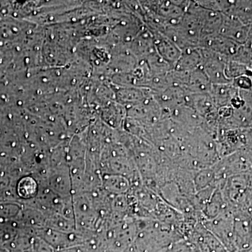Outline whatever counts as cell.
Masks as SVG:
<instances>
[{"label": "cell", "instance_id": "obj_1", "mask_svg": "<svg viewBox=\"0 0 252 252\" xmlns=\"http://www.w3.org/2000/svg\"><path fill=\"white\" fill-rule=\"evenodd\" d=\"M250 28L238 20L223 14V21L219 34L242 45L246 44L248 41Z\"/></svg>", "mask_w": 252, "mask_h": 252}, {"label": "cell", "instance_id": "obj_2", "mask_svg": "<svg viewBox=\"0 0 252 252\" xmlns=\"http://www.w3.org/2000/svg\"><path fill=\"white\" fill-rule=\"evenodd\" d=\"M156 32L157 36H154V38L158 54L172 69H175L182 54V50L162 33L157 31Z\"/></svg>", "mask_w": 252, "mask_h": 252}, {"label": "cell", "instance_id": "obj_3", "mask_svg": "<svg viewBox=\"0 0 252 252\" xmlns=\"http://www.w3.org/2000/svg\"><path fill=\"white\" fill-rule=\"evenodd\" d=\"M203 55L201 48H188L182 50V54L176 64L175 70L191 72L201 66Z\"/></svg>", "mask_w": 252, "mask_h": 252}, {"label": "cell", "instance_id": "obj_4", "mask_svg": "<svg viewBox=\"0 0 252 252\" xmlns=\"http://www.w3.org/2000/svg\"><path fill=\"white\" fill-rule=\"evenodd\" d=\"M102 186L110 193L123 195L128 191L130 182L124 176L105 174L102 177Z\"/></svg>", "mask_w": 252, "mask_h": 252}, {"label": "cell", "instance_id": "obj_5", "mask_svg": "<svg viewBox=\"0 0 252 252\" xmlns=\"http://www.w3.org/2000/svg\"><path fill=\"white\" fill-rule=\"evenodd\" d=\"M39 183L33 177H25L20 180L18 185V193L21 198L32 199L35 198L39 192Z\"/></svg>", "mask_w": 252, "mask_h": 252}]
</instances>
